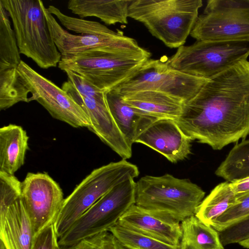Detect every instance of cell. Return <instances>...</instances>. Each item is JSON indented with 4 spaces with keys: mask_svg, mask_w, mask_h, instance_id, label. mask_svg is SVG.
Returning a JSON list of instances; mask_svg holds the SVG:
<instances>
[{
    "mask_svg": "<svg viewBox=\"0 0 249 249\" xmlns=\"http://www.w3.org/2000/svg\"><path fill=\"white\" fill-rule=\"evenodd\" d=\"M205 192L186 178L146 175L136 186L135 204L162 218L181 223L195 215Z\"/></svg>",
    "mask_w": 249,
    "mask_h": 249,
    "instance_id": "2",
    "label": "cell"
},
{
    "mask_svg": "<svg viewBox=\"0 0 249 249\" xmlns=\"http://www.w3.org/2000/svg\"><path fill=\"white\" fill-rule=\"evenodd\" d=\"M124 102L158 119L176 120L181 115L184 102L164 93L140 90L122 95Z\"/></svg>",
    "mask_w": 249,
    "mask_h": 249,
    "instance_id": "19",
    "label": "cell"
},
{
    "mask_svg": "<svg viewBox=\"0 0 249 249\" xmlns=\"http://www.w3.org/2000/svg\"><path fill=\"white\" fill-rule=\"evenodd\" d=\"M109 231L127 249H179L118 224Z\"/></svg>",
    "mask_w": 249,
    "mask_h": 249,
    "instance_id": "26",
    "label": "cell"
},
{
    "mask_svg": "<svg viewBox=\"0 0 249 249\" xmlns=\"http://www.w3.org/2000/svg\"><path fill=\"white\" fill-rule=\"evenodd\" d=\"M182 235L179 249H224L218 231L195 215L180 223Z\"/></svg>",
    "mask_w": 249,
    "mask_h": 249,
    "instance_id": "22",
    "label": "cell"
},
{
    "mask_svg": "<svg viewBox=\"0 0 249 249\" xmlns=\"http://www.w3.org/2000/svg\"><path fill=\"white\" fill-rule=\"evenodd\" d=\"M136 186L134 179L129 178L113 187L58 238L60 246H69L85 238L109 231L135 204Z\"/></svg>",
    "mask_w": 249,
    "mask_h": 249,
    "instance_id": "8",
    "label": "cell"
},
{
    "mask_svg": "<svg viewBox=\"0 0 249 249\" xmlns=\"http://www.w3.org/2000/svg\"><path fill=\"white\" fill-rule=\"evenodd\" d=\"M21 182L14 176L0 172V226L10 206L20 196Z\"/></svg>",
    "mask_w": 249,
    "mask_h": 249,
    "instance_id": "28",
    "label": "cell"
},
{
    "mask_svg": "<svg viewBox=\"0 0 249 249\" xmlns=\"http://www.w3.org/2000/svg\"><path fill=\"white\" fill-rule=\"evenodd\" d=\"M215 174L230 182L249 177V139L235 145Z\"/></svg>",
    "mask_w": 249,
    "mask_h": 249,
    "instance_id": "24",
    "label": "cell"
},
{
    "mask_svg": "<svg viewBox=\"0 0 249 249\" xmlns=\"http://www.w3.org/2000/svg\"><path fill=\"white\" fill-rule=\"evenodd\" d=\"M192 140L180 128L176 120L159 119L152 123L136 139L141 143L177 163L191 153Z\"/></svg>",
    "mask_w": 249,
    "mask_h": 249,
    "instance_id": "15",
    "label": "cell"
},
{
    "mask_svg": "<svg viewBox=\"0 0 249 249\" xmlns=\"http://www.w3.org/2000/svg\"><path fill=\"white\" fill-rule=\"evenodd\" d=\"M238 196L233 191L231 182L224 181L216 185L202 201L196 216L206 225L221 216L237 201Z\"/></svg>",
    "mask_w": 249,
    "mask_h": 249,
    "instance_id": "23",
    "label": "cell"
},
{
    "mask_svg": "<svg viewBox=\"0 0 249 249\" xmlns=\"http://www.w3.org/2000/svg\"><path fill=\"white\" fill-rule=\"evenodd\" d=\"M28 140L21 126L9 124L0 128V172L14 175L24 164Z\"/></svg>",
    "mask_w": 249,
    "mask_h": 249,
    "instance_id": "20",
    "label": "cell"
},
{
    "mask_svg": "<svg viewBox=\"0 0 249 249\" xmlns=\"http://www.w3.org/2000/svg\"><path fill=\"white\" fill-rule=\"evenodd\" d=\"M237 196V202L212 222L211 226L217 231L249 216V193Z\"/></svg>",
    "mask_w": 249,
    "mask_h": 249,
    "instance_id": "27",
    "label": "cell"
},
{
    "mask_svg": "<svg viewBox=\"0 0 249 249\" xmlns=\"http://www.w3.org/2000/svg\"><path fill=\"white\" fill-rule=\"evenodd\" d=\"M203 5L201 0H130L128 17L142 23L170 48L185 43Z\"/></svg>",
    "mask_w": 249,
    "mask_h": 249,
    "instance_id": "3",
    "label": "cell"
},
{
    "mask_svg": "<svg viewBox=\"0 0 249 249\" xmlns=\"http://www.w3.org/2000/svg\"><path fill=\"white\" fill-rule=\"evenodd\" d=\"M44 13L53 41L62 56L95 49H106L141 54L151 53L139 46L136 40L117 30L102 34H72L65 30L46 7Z\"/></svg>",
    "mask_w": 249,
    "mask_h": 249,
    "instance_id": "13",
    "label": "cell"
},
{
    "mask_svg": "<svg viewBox=\"0 0 249 249\" xmlns=\"http://www.w3.org/2000/svg\"><path fill=\"white\" fill-rule=\"evenodd\" d=\"M35 236L31 220L20 196L10 206L0 226V240L6 249H31Z\"/></svg>",
    "mask_w": 249,
    "mask_h": 249,
    "instance_id": "17",
    "label": "cell"
},
{
    "mask_svg": "<svg viewBox=\"0 0 249 249\" xmlns=\"http://www.w3.org/2000/svg\"><path fill=\"white\" fill-rule=\"evenodd\" d=\"M208 80L175 69L170 65L169 59H149L113 89L121 95L140 90H155L185 103L193 98Z\"/></svg>",
    "mask_w": 249,
    "mask_h": 249,
    "instance_id": "9",
    "label": "cell"
},
{
    "mask_svg": "<svg viewBox=\"0 0 249 249\" xmlns=\"http://www.w3.org/2000/svg\"><path fill=\"white\" fill-rule=\"evenodd\" d=\"M130 1V0H70L67 7L80 18L94 17L107 25L127 24Z\"/></svg>",
    "mask_w": 249,
    "mask_h": 249,
    "instance_id": "21",
    "label": "cell"
},
{
    "mask_svg": "<svg viewBox=\"0 0 249 249\" xmlns=\"http://www.w3.org/2000/svg\"><path fill=\"white\" fill-rule=\"evenodd\" d=\"M17 71L20 80L32 95L28 102L36 101L53 118L72 127L90 129L91 124L87 113L62 88L22 60Z\"/></svg>",
    "mask_w": 249,
    "mask_h": 249,
    "instance_id": "11",
    "label": "cell"
},
{
    "mask_svg": "<svg viewBox=\"0 0 249 249\" xmlns=\"http://www.w3.org/2000/svg\"><path fill=\"white\" fill-rule=\"evenodd\" d=\"M233 191L239 195L249 193V177L231 182Z\"/></svg>",
    "mask_w": 249,
    "mask_h": 249,
    "instance_id": "33",
    "label": "cell"
},
{
    "mask_svg": "<svg viewBox=\"0 0 249 249\" xmlns=\"http://www.w3.org/2000/svg\"><path fill=\"white\" fill-rule=\"evenodd\" d=\"M190 36L196 40L249 39V0H209Z\"/></svg>",
    "mask_w": 249,
    "mask_h": 249,
    "instance_id": "10",
    "label": "cell"
},
{
    "mask_svg": "<svg viewBox=\"0 0 249 249\" xmlns=\"http://www.w3.org/2000/svg\"><path fill=\"white\" fill-rule=\"evenodd\" d=\"M58 237L53 223L46 227L35 236L31 249H60Z\"/></svg>",
    "mask_w": 249,
    "mask_h": 249,
    "instance_id": "32",
    "label": "cell"
},
{
    "mask_svg": "<svg viewBox=\"0 0 249 249\" xmlns=\"http://www.w3.org/2000/svg\"><path fill=\"white\" fill-rule=\"evenodd\" d=\"M60 249H127L109 231L100 232Z\"/></svg>",
    "mask_w": 249,
    "mask_h": 249,
    "instance_id": "29",
    "label": "cell"
},
{
    "mask_svg": "<svg viewBox=\"0 0 249 249\" xmlns=\"http://www.w3.org/2000/svg\"><path fill=\"white\" fill-rule=\"evenodd\" d=\"M124 227L179 247L182 235L180 223L158 217L137 206H131L117 223Z\"/></svg>",
    "mask_w": 249,
    "mask_h": 249,
    "instance_id": "16",
    "label": "cell"
},
{
    "mask_svg": "<svg viewBox=\"0 0 249 249\" xmlns=\"http://www.w3.org/2000/svg\"><path fill=\"white\" fill-rule=\"evenodd\" d=\"M249 56V39L196 40L179 47L169 62L181 72L210 79Z\"/></svg>",
    "mask_w": 249,
    "mask_h": 249,
    "instance_id": "7",
    "label": "cell"
},
{
    "mask_svg": "<svg viewBox=\"0 0 249 249\" xmlns=\"http://www.w3.org/2000/svg\"><path fill=\"white\" fill-rule=\"evenodd\" d=\"M150 56L95 49L62 56L58 67L64 71H71L80 75L107 93L132 76Z\"/></svg>",
    "mask_w": 249,
    "mask_h": 249,
    "instance_id": "5",
    "label": "cell"
},
{
    "mask_svg": "<svg viewBox=\"0 0 249 249\" xmlns=\"http://www.w3.org/2000/svg\"><path fill=\"white\" fill-rule=\"evenodd\" d=\"M239 245L245 248L249 249V238L241 242Z\"/></svg>",
    "mask_w": 249,
    "mask_h": 249,
    "instance_id": "34",
    "label": "cell"
},
{
    "mask_svg": "<svg viewBox=\"0 0 249 249\" xmlns=\"http://www.w3.org/2000/svg\"><path fill=\"white\" fill-rule=\"evenodd\" d=\"M0 249H6L3 243L1 240L0 241Z\"/></svg>",
    "mask_w": 249,
    "mask_h": 249,
    "instance_id": "35",
    "label": "cell"
},
{
    "mask_svg": "<svg viewBox=\"0 0 249 249\" xmlns=\"http://www.w3.org/2000/svg\"><path fill=\"white\" fill-rule=\"evenodd\" d=\"M191 139L221 150L249 135V61L209 79L176 120Z\"/></svg>",
    "mask_w": 249,
    "mask_h": 249,
    "instance_id": "1",
    "label": "cell"
},
{
    "mask_svg": "<svg viewBox=\"0 0 249 249\" xmlns=\"http://www.w3.org/2000/svg\"><path fill=\"white\" fill-rule=\"evenodd\" d=\"M21 198L35 235L53 224L65 198L59 184L46 173H28L21 182Z\"/></svg>",
    "mask_w": 249,
    "mask_h": 249,
    "instance_id": "12",
    "label": "cell"
},
{
    "mask_svg": "<svg viewBox=\"0 0 249 249\" xmlns=\"http://www.w3.org/2000/svg\"><path fill=\"white\" fill-rule=\"evenodd\" d=\"M11 18L20 54L40 68L55 67L61 59L51 36L41 0H0Z\"/></svg>",
    "mask_w": 249,
    "mask_h": 249,
    "instance_id": "4",
    "label": "cell"
},
{
    "mask_svg": "<svg viewBox=\"0 0 249 249\" xmlns=\"http://www.w3.org/2000/svg\"><path fill=\"white\" fill-rule=\"evenodd\" d=\"M223 245L239 243L249 238V216L218 232Z\"/></svg>",
    "mask_w": 249,
    "mask_h": 249,
    "instance_id": "31",
    "label": "cell"
},
{
    "mask_svg": "<svg viewBox=\"0 0 249 249\" xmlns=\"http://www.w3.org/2000/svg\"><path fill=\"white\" fill-rule=\"evenodd\" d=\"M139 175L138 167L125 159L94 169L65 198L53 223L58 238L113 187Z\"/></svg>",
    "mask_w": 249,
    "mask_h": 249,
    "instance_id": "6",
    "label": "cell"
},
{
    "mask_svg": "<svg viewBox=\"0 0 249 249\" xmlns=\"http://www.w3.org/2000/svg\"><path fill=\"white\" fill-rule=\"evenodd\" d=\"M61 88L87 113L91 124L89 130L123 159L130 158L132 145L128 142L117 126L107 101H99L81 94L68 80L63 83Z\"/></svg>",
    "mask_w": 249,
    "mask_h": 249,
    "instance_id": "14",
    "label": "cell"
},
{
    "mask_svg": "<svg viewBox=\"0 0 249 249\" xmlns=\"http://www.w3.org/2000/svg\"><path fill=\"white\" fill-rule=\"evenodd\" d=\"M108 107L120 132L132 145L138 137L158 119L124 102L114 89L107 93Z\"/></svg>",
    "mask_w": 249,
    "mask_h": 249,
    "instance_id": "18",
    "label": "cell"
},
{
    "mask_svg": "<svg viewBox=\"0 0 249 249\" xmlns=\"http://www.w3.org/2000/svg\"><path fill=\"white\" fill-rule=\"evenodd\" d=\"M69 81L81 94L101 102H107L105 92L89 82L80 75L71 71H64Z\"/></svg>",
    "mask_w": 249,
    "mask_h": 249,
    "instance_id": "30",
    "label": "cell"
},
{
    "mask_svg": "<svg viewBox=\"0 0 249 249\" xmlns=\"http://www.w3.org/2000/svg\"><path fill=\"white\" fill-rule=\"evenodd\" d=\"M8 14L0 3V71L17 69L21 60Z\"/></svg>",
    "mask_w": 249,
    "mask_h": 249,
    "instance_id": "25",
    "label": "cell"
}]
</instances>
